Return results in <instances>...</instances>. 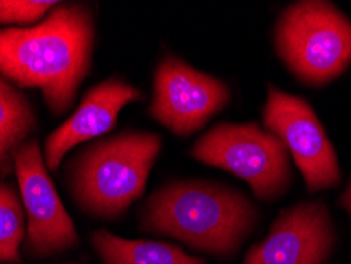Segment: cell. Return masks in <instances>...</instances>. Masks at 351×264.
<instances>
[{
	"instance_id": "cell-8",
	"label": "cell",
	"mask_w": 351,
	"mask_h": 264,
	"mask_svg": "<svg viewBox=\"0 0 351 264\" xmlns=\"http://www.w3.org/2000/svg\"><path fill=\"white\" fill-rule=\"evenodd\" d=\"M335 245L331 212L323 201H302L280 212L244 264H324Z\"/></svg>"
},
{
	"instance_id": "cell-2",
	"label": "cell",
	"mask_w": 351,
	"mask_h": 264,
	"mask_svg": "<svg viewBox=\"0 0 351 264\" xmlns=\"http://www.w3.org/2000/svg\"><path fill=\"white\" fill-rule=\"evenodd\" d=\"M256 221V206L244 193L204 180L165 185L141 214L143 230L220 256L233 255Z\"/></svg>"
},
{
	"instance_id": "cell-9",
	"label": "cell",
	"mask_w": 351,
	"mask_h": 264,
	"mask_svg": "<svg viewBox=\"0 0 351 264\" xmlns=\"http://www.w3.org/2000/svg\"><path fill=\"white\" fill-rule=\"evenodd\" d=\"M16 174L29 220L27 248L34 255H51L78 242L70 215L45 168L38 143H27L16 154Z\"/></svg>"
},
{
	"instance_id": "cell-13",
	"label": "cell",
	"mask_w": 351,
	"mask_h": 264,
	"mask_svg": "<svg viewBox=\"0 0 351 264\" xmlns=\"http://www.w3.org/2000/svg\"><path fill=\"white\" fill-rule=\"evenodd\" d=\"M24 217L13 189L0 184V261H19Z\"/></svg>"
},
{
	"instance_id": "cell-15",
	"label": "cell",
	"mask_w": 351,
	"mask_h": 264,
	"mask_svg": "<svg viewBox=\"0 0 351 264\" xmlns=\"http://www.w3.org/2000/svg\"><path fill=\"white\" fill-rule=\"evenodd\" d=\"M339 206H340V208H342L343 211H347L348 214L351 215V179H350V184L347 185V189H345L343 193L340 195Z\"/></svg>"
},
{
	"instance_id": "cell-14",
	"label": "cell",
	"mask_w": 351,
	"mask_h": 264,
	"mask_svg": "<svg viewBox=\"0 0 351 264\" xmlns=\"http://www.w3.org/2000/svg\"><path fill=\"white\" fill-rule=\"evenodd\" d=\"M58 5L48 0H0V23H34Z\"/></svg>"
},
{
	"instance_id": "cell-6",
	"label": "cell",
	"mask_w": 351,
	"mask_h": 264,
	"mask_svg": "<svg viewBox=\"0 0 351 264\" xmlns=\"http://www.w3.org/2000/svg\"><path fill=\"white\" fill-rule=\"evenodd\" d=\"M263 125L291 152L308 193L335 189L340 184L342 171L337 154L307 100L271 84L263 110Z\"/></svg>"
},
{
	"instance_id": "cell-1",
	"label": "cell",
	"mask_w": 351,
	"mask_h": 264,
	"mask_svg": "<svg viewBox=\"0 0 351 264\" xmlns=\"http://www.w3.org/2000/svg\"><path fill=\"white\" fill-rule=\"evenodd\" d=\"M94 21L81 5L54 8L37 27L0 29V73L38 87L54 112H64L89 73Z\"/></svg>"
},
{
	"instance_id": "cell-3",
	"label": "cell",
	"mask_w": 351,
	"mask_h": 264,
	"mask_svg": "<svg viewBox=\"0 0 351 264\" xmlns=\"http://www.w3.org/2000/svg\"><path fill=\"white\" fill-rule=\"evenodd\" d=\"M274 48L299 82L323 87L351 64V21L332 2L299 0L277 18Z\"/></svg>"
},
{
	"instance_id": "cell-5",
	"label": "cell",
	"mask_w": 351,
	"mask_h": 264,
	"mask_svg": "<svg viewBox=\"0 0 351 264\" xmlns=\"http://www.w3.org/2000/svg\"><path fill=\"white\" fill-rule=\"evenodd\" d=\"M192 155L244 180L258 200H278L291 187L285 144L255 122L219 123L195 143Z\"/></svg>"
},
{
	"instance_id": "cell-7",
	"label": "cell",
	"mask_w": 351,
	"mask_h": 264,
	"mask_svg": "<svg viewBox=\"0 0 351 264\" xmlns=\"http://www.w3.org/2000/svg\"><path fill=\"white\" fill-rule=\"evenodd\" d=\"M230 97V87L219 77L168 56L162 59L154 75L149 114L178 136H189L223 110Z\"/></svg>"
},
{
	"instance_id": "cell-11",
	"label": "cell",
	"mask_w": 351,
	"mask_h": 264,
	"mask_svg": "<svg viewBox=\"0 0 351 264\" xmlns=\"http://www.w3.org/2000/svg\"><path fill=\"white\" fill-rule=\"evenodd\" d=\"M92 241L105 264H206L167 242L122 239L105 230L97 231Z\"/></svg>"
},
{
	"instance_id": "cell-10",
	"label": "cell",
	"mask_w": 351,
	"mask_h": 264,
	"mask_svg": "<svg viewBox=\"0 0 351 264\" xmlns=\"http://www.w3.org/2000/svg\"><path fill=\"white\" fill-rule=\"evenodd\" d=\"M136 100H143V92L117 77L92 87L73 116L46 139L45 158L48 168L56 171L71 147L114 128L122 108Z\"/></svg>"
},
{
	"instance_id": "cell-4",
	"label": "cell",
	"mask_w": 351,
	"mask_h": 264,
	"mask_svg": "<svg viewBox=\"0 0 351 264\" xmlns=\"http://www.w3.org/2000/svg\"><path fill=\"white\" fill-rule=\"evenodd\" d=\"M162 149V138L128 132L90 147L76 165L75 193L86 209L116 217L146 190L149 173Z\"/></svg>"
},
{
	"instance_id": "cell-12",
	"label": "cell",
	"mask_w": 351,
	"mask_h": 264,
	"mask_svg": "<svg viewBox=\"0 0 351 264\" xmlns=\"http://www.w3.org/2000/svg\"><path fill=\"white\" fill-rule=\"evenodd\" d=\"M34 125L29 101L0 80V160L23 141Z\"/></svg>"
}]
</instances>
